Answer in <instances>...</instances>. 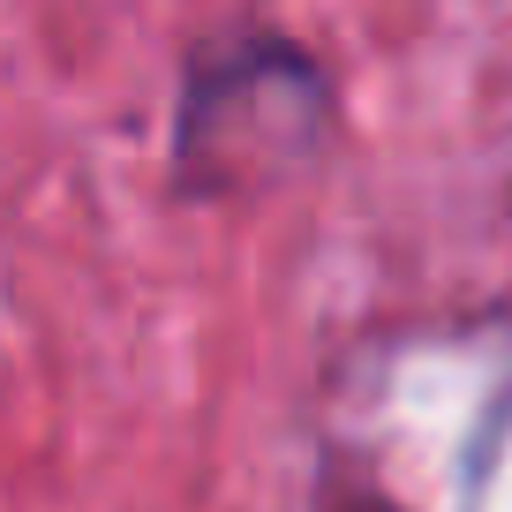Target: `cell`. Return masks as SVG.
<instances>
[{
    "mask_svg": "<svg viewBox=\"0 0 512 512\" xmlns=\"http://www.w3.org/2000/svg\"><path fill=\"white\" fill-rule=\"evenodd\" d=\"M332 121L324 76L279 38H234L219 46L181 91L174 159L189 189H241L279 174L287 159L317 151Z\"/></svg>",
    "mask_w": 512,
    "mask_h": 512,
    "instance_id": "cell-1",
    "label": "cell"
}]
</instances>
